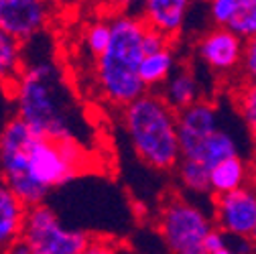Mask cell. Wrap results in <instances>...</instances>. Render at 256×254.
<instances>
[{
    "mask_svg": "<svg viewBox=\"0 0 256 254\" xmlns=\"http://www.w3.org/2000/svg\"><path fill=\"white\" fill-rule=\"evenodd\" d=\"M16 114L33 130L47 138L78 140L82 112L63 70L51 57L24 61V68L12 84Z\"/></svg>",
    "mask_w": 256,
    "mask_h": 254,
    "instance_id": "6da1fadb",
    "label": "cell"
},
{
    "mask_svg": "<svg viewBox=\"0 0 256 254\" xmlns=\"http://www.w3.org/2000/svg\"><path fill=\"white\" fill-rule=\"evenodd\" d=\"M110 22L112 37L104 53L94 61V76L100 96L110 106L124 108L148 92L140 78L146 22L140 14L128 12H114Z\"/></svg>",
    "mask_w": 256,
    "mask_h": 254,
    "instance_id": "7a4b0ae2",
    "label": "cell"
},
{
    "mask_svg": "<svg viewBox=\"0 0 256 254\" xmlns=\"http://www.w3.org/2000/svg\"><path fill=\"white\" fill-rule=\"evenodd\" d=\"M120 110L124 132L136 156L154 171H173L183 158L179 112L150 90Z\"/></svg>",
    "mask_w": 256,
    "mask_h": 254,
    "instance_id": "3957f363",
    "label": "cell"
},
{
    "mask_svg": "<svg viewBox=\"0 0 256 254\" xmlns=\"http://www.w3.org/2000/svg\"><path fill=\"white\" fill-rule=\"evenodd\" d=\"M214 228V216L179 194L169 196L156 214V232L175 254H204V240Z\"/></svg>",
    "mask_w": 256,
    "mask_h": 254,
    "instance_id": "277c9868",
    "label": "cell"
},
{
    "mask_svg": "<svg viewBox=\"0 0 256 254\" xmlns=\"http://www.w3.org/2000/svg\"><path fill=\"white\" fill-rule=\"evenodd\" d=\"M37 136L33 126L18 114L8 118L0 130V177L26 206L45 202L49 194L28 173V146Z\"/></svg>",
    "mask_w": 256,
    "mask_h": 254,
    "instance_id": "5b68a950",
    "label": "cell"
},
{
    "mask_svg": "<svg viewBox=\"0 0 256 254\" xmlns=\"http://www.w3.org/2000/svg\"><path fill=\"white\" fill-rule=\"evenodd\" d=\"M22 240L30 254H84L92 250V240L86 232L63 226V222L45 202L28 206Z\"/></svg>",
    "mask_w": 256,
    "mask_h": 254,
    "instance_id": "8992f818",
    "label": "cell"
},
{
    "mask_svg": "<svg viewBox=\"0 0 256 254\" xmlns=\"http://www.w3.org/2000/svg\"><path fill=\"white\" fill-rule=\"evenodd\" d=\"M86 152L78 140L37 136L28 146V173L47 192L66 185L82 173Z\"/></svg>",
    "mask_w": 256,
    "mask_h": 254,
    "instance_id": "52a82bcc",
    "label": "cell"
},
{
    "mask_svg": "<svg viewBox=\"0 0 256 254\" xmlns=\"http://www.w3.org/2000/svg\"><path fill=\"white\" fill-rule=\"evenodd\" d=\"M196 55L212 74L220 78L240 76L244 59V37H240L230 26L214 24L198 39Z\"/></svg>",
    "mask_w": 256,
    "mask_h": 254,
    "instance_id": "ba28073f",
    "label": "cell"
},
{
    "mask_svg": "<svg viewBox=\"0 0 256 254\" xmlns=\"http://www.w3.org/2000/svg\"><path fill=\"white\" fill-rule=\"evenodd\" d=\"M212 210L220 230L238 238H252L256 228V185L248 183L234 192L214 196Z\"/></svg>",
    "mask_w": 256,
    "mask_h": 254,
    "instance_id": "9c48e42d",
    "label": "cell"
},
{
    "mask_svg": "<svg viewBox=\"0 0 256 254\" xmlns=\"http://www.w3.org/2000/svg\"><path fill=\"white\" fill-rule=\"evenodd\" d=\"M53 12L49 0H0V28L28 43L45 33Z\"/></svg>",
    "mask_w": 256,
    "mask_h": 254,
    "instance_id": "30bf717a",
    "label": "cell"
},
{
    "mask_svg": "<svg viewBox=\"0 0 256 254\" xmlns=\"http://www.w3.org/2000/svg\"><path fill=\"white\" fill-rule=\"evenodd\" d=\"M222 126L220 108L210 100H198L179 112V142L181 152L187 158H194L204 140Z\"/></svg>",
    "mask_w": 256,
    "mask_h": 254,
    "instance_id": "8fae6325",
    "label": "cell"
},
{
    "mask_svg": "<svg viewBox=\"0 0 256 254\" xmlns=\"http://www.w3.org/2000/svg\"><path fill=\"white\" fill-rule=\"evenodd\" d=\"M196 0H146L140 16L146 26L167 35L173 43H177L189 20V12Z\"/></svg>",
    "mask_w": 256,
    "mask_h": 254,
    "instance_id": "7c38bea8",
    "label": "cell"
},
{
    "mask_svg": "<svg viewBox=\"0 0 256 254\" xmlns=\"http://www.w3.org/2000/svg\"><path fill=\"white\" fill-rule=\"evenodd\" d=\"M28 206L0 177V252H10L22 238Z\"/></svg>",
    "mask_w": 256,
    "mask_h": 254,
    "instance_id": "4fadbf2b",
    "label": "cell"
},
{
    "mask_svg": "<svg viewBox=\"0 0 256 254\" xmlns=\"http://www.w3.org/2000/svg\"><path fill=\"white\" fill-rule=\"evenodd\" d=\"M158 94H161L167 100V104L173 106L177 112H181L187 106L202 100V88H200L198 76L187 66H177V70L171 74V78L165 82V86L158 90Z\"/></svg>",
    "mask_w": 256,
    "mask_h": 254,
    "instance_id": "5bb4252c",
    "label": "cell"
},
{
    "mask_svg": "<svg viewBox=\"0 0 256 254\" xmlns=\"http://www.w3.org/2000/svg\"><path fill=\"white\" fill-rule=\"evenodd\" d=\"M248 183H250V167H248V161H244L240 154L228 156L212 167V173H210L212 196L234 192V189L244 187Z\"/></svg>",
    "mask_w": 256,
    "mask_h": 254,
    "instance_id": "9a60e30c",
    "label": "cell"
},
{
    "mask_svg": "<svg viewBox=\"0 0 256 254\" xmlns=\"http://www.w3.org/2000/svg\"><path fill=\"white\" fill-rule=\"evenodd\" d=\"M175 70H177V53H175V43H173L158 51L144 53L142 63H140V78L146 90L158 92Z\"/></svg>",
    "mask_w": 256,
    "mask_h": 254,
    "instance_id": "2e32d148",
    "label": "cell"
},
{
    "mask_svg": "<svg viewBox=\"0 0 256 254\" xmlns=\"http://www.w3.org/2000/svg\"><path fill=\"white\" fill-rule=\"evenodd\" d=\"M234 154H240V144H238L236 136L230 130L224 128V126H220V128L214 134H210L204 140V144L198 148V152H196L194 158H198V161H204L206 165L214 167L220 161H224V158L234 156Z\"/></svg>",
    "mask_w": 256,
    "mask_h": 254,
    "instance_id": "e0dca14e",
    "label": "cell"
},
{
    "mask_svg": "<svg viewBox=\"0 0 256 254\" xmlns=\"http://www.w3.org/2000/svg\"><path fill=\"white\" fill-rule=\"evenodd\" d=\"M24 43L0 28V84L12 86L24 68Z\"/></svg>",
    "mask_w": 256,
    "mask_h": 254,
    "instance_id": "ac0fdd59",
    "label": "cell"
},
{
    "mask_svg": "<svg viewBox=\"0 0 256 254\" xmlns=\"http://www.w3.org/2000/svg\"><path fill=\"white\" fill-rule=\"evenodd\" d=\"M175 171L185 192L196 194V196H212V185H210L212 167L210 165H206L204 161H198V158L183 156L179 165L175 167Z\"/></svg>",
    "mask_w": 256,
    "mask_h": 254,
    "instance_id": "d6986e66",
    "label": "cell"
},
{
    "mask_svg": "<svg viewBox=\"0 0 256 254\" xmlns=\"http://www.w3.org/2000/svg\"><path fill=\"white\" fill-rule=\"evenodd\" d=\"M110 37H112L110 18L108 20L106 18H96L84 28V47H86V53L92 57V61H96L104 53V49L110 43Z\"/></svg>",
    "mask_w": 256,
    "mask_h": 254,
    "instance_id": "ffe728a7",
    "label": "cell"
},
{
    "mask_svg": "<svg viewBox=\"0 0 256 254\" xmlns=\"http://www.w3.org/2000/svg\"><path fill=\"white\" fill-rule=\"evenodd\" d=\"M236 104H238L240 116L244 118L246 128L256 144V80L242 84V88L236 94Z\"/></svg>",
    "mask_w": 256,
    "mask_h": 254,
    "instance_id": "44dd1931",
    "label": "cell"
},
{
    "mask_svg": "<svg viewBox=\"0 0 256 254\" xmlns=\"http://www.w3.org/2000/svg\"><path fill=\"white\" fill-rule=\"evenodd\" d=\"M228 26L244 39L252 37L256 33V0H240L238 12Z\"/></svg>",
    "mask_w": 256,
    "mask_h": 254,
    "instance_id": "7402d4cb",
    "label": "cell"
},
{
    "mask_svg": "<svg viewBox=\"0 0 256 254\" xmlns=\"http://www.w3.org/2000/svg\"><path fill=\"white\" fill-rule=\"evenodd\" d=\"M240 0H208V14L214 24L228 26L238 12Z\"/></svg>",
    "mask_w": 256,
    "mask_h": 254,
    "instance_id": "603a6c76",
    "label": "cell"
},
{
    "mask_svg": "<svg viewBox=\"0 0 256 254\" xmlns=\"http://www.w3.org/2000/svg\"><path fill=\"white\" fill-rule=\"evenodd\" d=\"M230 242H232L230 234L216 226L204 240V254H230L232 252Z\"/></svg>",
    "mask_w": 256,
    "mask_h": 254,
    "instance_id": "cb8c5ba5",
    "label": "cell"
},
{
    "mask_svg": "<svg viewBox=\"0 0 256 254\" xmlns=\"http://www.w3.org/2000/svg\"><path fill=\"white\" fill-rule=\"evenodd\" d=\"M242 82L256 80V33L248 39H244V59H242V70H240Z\"/></svg>",
    "mask_w": 256,
    "mask_h": 254,
    "instance_id": "d4e9b609",
    "label": "cell"
},
{
    "mask_svg": "<svg viewBox=\"0 0 256 254\" xmlns=\"http://www.w3.org/2000/svg\"><path fill=\"white\" fill-rule=\"evenodd\" d=\"M146 0H108V8L112 12H128V14H140Z\"/></svg>",
    "mask_w": 256,
    "mask_h": 254,
    "instance_id": "484cf974",
    "label": "cell"
},
{
    "mask_svg": "<svg viewBox=\"0 0 256 254\" xmlns=\"http://www.w3.org/2000/svg\"><path fill=\"white\" fill-rule=\"evenodd\" d=\"M49 2L57 12H70V10L80 8L84 2H88V0H49Z\"/></svg>",
    "mask_w": 256,
    "mask_h": 254,
    "instance_id": "4316f807",
    "label": "cell"
},
{
    "mask_svg": "<svg viewBox=\"0 0 256 254\" xmlns=\"http://www.w3.org/2000/svg\"><path fill=\"white\" fill-rule=\"evenodd\" d=\"M88 2L94 6H108V0H88Z\"/></svg>",
    "mask_w": 256,
    "mask_h": 254,
    "instance_id": "83f0119b",
    "label": "cell"
},
{
    "mask_svg": "<svg viewBox=\"0 0 256 254\" xmlns=\"http://www.w3.org/2000/svg\"><path fill=\"white\" fill-rule=\"evenodd\" d=\"M252 240H254V244H256V228H254V234H252Z\"/></svg>",
    "mask_w": 256,
    "mask_h": 254,
    "instance_id": "f1b7e54d",
    "label": "cell"
}]
</instances>
